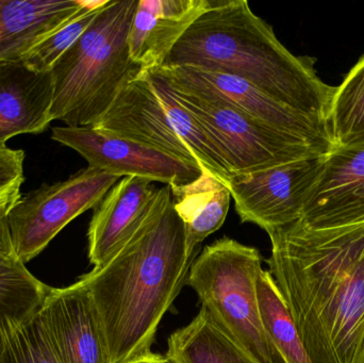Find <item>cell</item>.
<instances>
[{
    "label": "cell",
    "instance_id": "obj_20",
    "mask_svg": "<svg viewBox=\"0 0 364 363\" xmlns=\"http://www.w3.org/2000/svg\"><path fill=\"white\" fill-rule=\"evenodd\" d=\"M257 296L265 332L284 362L312 363L292 315L269 270H262L257 279Z\"/></svg>",
    "mask_w": 364,
    "mask_h": 363
},
{
    "label": "cell",
    "instance_id": "obj_26",
    "mask_svg": "<svg viewBox=\"0 0 364 363\" xmlns=\"http://www.w3.org/2000/svg\"><path fill=\"white\" fill-rule=\"evenodd\" d=\"M21 197V192H18L9 196L6 200H0V264L17 259L13 245L9 215Z\"/></svg>",
    "mask_w": 364,
    "mask_h": 363
},
{
    "label": "cell",
    "instance_id": "obj_7",
    "mask_svg": "<svg viewBox=\"0 0 364 363\" xmlns=\"http://www.w3.org/2000/svg\"><path fill=\"white\" fill-rule=\"evenodd\" d=\"M166 85L220 145L232 175L260 172L333 151L276 129L220 98Z\"/></svg>",
    "mask_w": 364,
    "mask_h": 363
},
{
    "label": "cell",
    "instance_id": "obj_27",
    "mask_svg": "<svg viewBox=\"0 0 364 363\" xmlns=\"http://www.w3.org/2000/svg\"><path fill=\"white\" fill-rule=\"evenodd\" d=\"M130 363H175L168 356L159 355V354H149V356L136 360V362Z\"/></svg>",
    "mask_w": 364,
    "mask_h": 363
},
{
    "label": "cell",
    "instance_id": "obj_5",
    "mask_svg": "<svg viewBox=\"0 0 364 363\" xmlns=\"http://www.w3.org/2000/svg\"><path fill=\"white\" fill-rule=\"evenodd\" d=\"M93 127L196 164L225 185L232 175L213 136L154 72H143L130 81Z\"/></svg>",
    "mask_w": 364,
    "mask_h": 363
},
{
    "label": "cell",
    "instance_id": "obj_4",
    "mask_svg": "<svg viewBox=\"0 0 364 363\" xmlns=\"http://www.w3.org/2000/svg\"><path fill=\"white\" fill-rule=\"evenodd\" d=\"M139 0H108L91 25L51 68V119L93 127L122 90L144 70L134 63L128 34Z\"/></svg>",
    "mask_w": 364,
    "mask_h": 363
},
{
    "label": "cell",
    "instance_id": "obj_11",
    "mask_svg": "<svg viewBox=\"0 0 364 363\" xmlns=\"http://www.w3.org/2000/svg\"><path fill=\"white\" fill-rule=\"evenodd\" d=\"M151 72L168 85L207 94L276 129L333 149L328 127L280 104L243 79L188 66H162Z\"/></svg>",
    "mask_w": 364,
    "mask_h": 363
},
{
    "label": "cell",
    "instance_id": "obj_8",
    "mask_svg": "<svg viewBox=\"0 0 364 363\" xmlns=\"http://www.w3.org/2000/svg\"><path fill=\"white\" fill-rule=\"evenodd\" d=\"M119 179L87 166L21 196L9 215L17 259L26 264L40 255L73 220L95 208Z\"/></svg>",
    "mask_w": 364,
    "mask_h": 363
},
{
    "label": "cell",
    "instance_id": "obj_17",
    "mask_svg": "<svg viewBox=\"0 0 364 363\" xmlns=\"http://www.w3.org/2000/svg\"><path fill=\"white\" fill-rule=\"evenodd\" d=\"M83 9V0H0V66L21 61Z\"/></svg>",
    "mask_w": 364,
    "mask_h": 363
},
{
    "label": "cell",
    "instance_id": "obj_16",
    "mask_svg": "<svg viewBox=\"0 0 364 363\" xmlns=\"http://www.w3.org/2000/svg\"><path fill=\"white\" fill-rule=\"evenodd\" d=\"M53 79L23 62L0 66V147L25 134H42L51 119Z\"/></svg>",
    "mask_w": 364,
    "mask_h": 363
},
{
    "label": "cell",
    "instance_id": "obj_18",
    "mask_svg": "<svg viewBox=\"0 0 364 363\" xmlns=\"http://www.w3.org/2000/svg\"><path fill=\"white\" fill-rule=\"evenodd\" d=\"M170 187L175 210L186 232V253L188 257H196L201 243L226 221L230 192L223 181L203 170L194 181Z\"/></svg>",
    "mask_w": 364,
    "mask_h": 363
},
{
    "label": "cell",
    "instance_id": "obj_22",
    "mask_svg": "<svg viewBox=\"0 0 364 363\" xmlns=\"http://www.w3.org/2000/svg\"><path fill=\"white\" fill-rule=\"evenodd\" d=\"M50 290L18 259L0 264V327L6 320L31 319L42 308Z\"/></svg>",
    "mask_w": 364,
    "mask_h": 363
},
{
    "label": "cell",
    "instance_id": "obj_23",
    "mask_svg": "<svg viewBox=\"0 0 364 363\" xmlns=\"http://www.w3.org/2000/svg\"><path fill=\"white\" fill-rule=\"evenodd\" d=\"M0 363H59L41 325L38 313L27 321L6 320L2 323Z\"/></svg>",
    "mask_w": 364,
    "mask_h": 363
},
{
    "label": "cell",
    "instance_id": "obj_3",
    "mask_svg": "<svg viewBox=\"0 0 364 363\" xmlns=\"http://www.w3.org/2000/svg\"><path fill=\"white\" fill-rule=\"evenodd\" d=\"M164 66H188L243 79L327 126L336 87L318 78L314 59L289 51L245 0H211Z\"/></svg>",
    "mask_w": 364,
    "mask_h": 363
},
{
    "label": "cell",
    "instance_id": "obj_1",
    "mask_svg": "<svg viewBox=\"0 0 364 363\" xmlns=\"http://www.w3.org/2000/svg\"><path fill=\"white\" fill-rule=\"evenodd\" d=\"M269 272L312 363H364V221L267 232Z\"/></svg>",
    "mask_w": 364,
    "mask_h": 363
},
{
    "label": "cell",
    "instance_id": "obj_15",
    "mask_svg": "<svg viewBox=\"0 0 364 363\" xmlns=\"http://www.w3.org/2000/svg\"><path fill=\"white\" fill-rule=\"evenodd\" d=\"M210 4L211 0H139L128 34L132 61L144 72L162 67L175 45Z\"/></svg>",
    "mask_w": 364,
    "mask_h": 363
},
{
    "label": "cell",
    "instance_id": "obj_2",
    "mask_svg": "<svg viewBox=\"0 0 364 363\" xmlns=\"http://www.w3.org/2000/svg\"><path fill=\"white\" fill-rule=\"evenodd\" d=\"M195 259L186 253L171 187L159 188L149 217L129 242L79 279L97 309L111 363L134 362L153 353L160 322Z\"/></svg>",
    "mask_w": 364,
    "mask_h": 363
},
{
    "label": "cell",
    "instance_id": "obj_13",
    "mask_svg": "<svg viewBox=\"0 0 364 363\" xmlns=\"http://www.w3.org/2000/svg\"><path fill=\"white\" fill-rule=\"evenodd\" d=\"M299 221L312 227L364 221V142L327 153Z\"/></svg>",
    "mask_w": 364,
    "mask_h": 363
},
{
    "label": "cell",
    "instance_id": "obj_10",
    "mask_svg": "<svg viewBox=\"0 0 364 363\" xmlns=\"http://www.w3.org/2000/svg\"><path fill=\"white\" fill-rule=\"evenodd\" d=\"M51 138L82 156L89 168L119 178L141 177L166 185H184L203 172L196 164L95 127L57 126Z\"/></svg>",
    "mask_w": 364,
    "mask_h": 363
},
{
    "label": "cell",
    "instance_id": "obj_9",
    "mask_svg": "<svg viewBox=\"0 0 364 363\" xmlns=\"http://www.w3.org/2000/svg\"><path fill=\"white\" fill-rule=\"evenodd\" d=\"M326 155L282 164L250 174L231 175L226 185L242 223L265 232L301 219L322 173Z\"/></svg>",
    "mask_w": 364,
    "mask_h": 363
},
{
    "label": "cell",
    "instance_id": "obj_12",
    "mask_svg": "<svg viewBox=\"0 0 364 363\" xmlns=\"http://www.w3.org/2000/svg\"><path fill=\"white\" fill-rule=\"evenodd\" d=\"M38 318L58 362L111 363L100 315L82 281L51 288Z\"/></svg>",
    "mask_w": 364,
    "mask_h": 363
},
{
    "label": "cell",
    "instance_id": "obj_24",
    "mask_svg": "<svg viewBox=\"0 0 364 363\" xmlns=\"http://www.w3.org/2000/svg\"><path fill=\"white\" fill-rule=\"evenodd\" d=\"M107 2L108 0L85 1V9L79 14L34 45L21 62L33 72H50L58 60L89 28L100 9Z\"/></svg>",
    "mask_w": 364,
    "mask_h": 363
},
{
    "label": "cell",
    "instance_id": "obj_19",
    "mask_svg": "<svg viewBox=\"0 0 364 363\" xmlns=\"http://www.w3.org/2000/svg\"><path fill=\"white\" fill-rule=\"evenodd\" d=\"M166 356L175 363H259L203 307L191 323L171 335Z\"/></svg>",
    "mask_w": 364,
    "mask_h": 363
},
{
    "label": "cell",
    "instance_id": "obj_6",
    "mask_svg": "<svg viewBox=\"0 0 364 363\" xmlns=\"http://www.w3.org/2000/svg\"><path fill=\"white\" fill-rule=\"evenodd\" d=\"M258 249L224 237L194 260L186 283L201 307L244 351L259 363H287L261 320L257 279L262 272Z\"/></svg>",
    "mask_w": 364,
    "mask_h": 363
},
{
    "label": "cell",
    "instance_id": "obj_21",
    "mask_svg": "<svg viewBox=\"0 0 364 363\" xmlns=\"http://www.w3.org/2000/svg\"><path fill=\"white\" fill-rule=\"evenodd\" d=\"M327 126L335 145L364 142V55L336 87Z\"/></svg>",
    "mask_w": 364,
    "mask_h": 363
},
{
    "label": "cell",
    "instance_id": "obj_25",
    "mask_svg": "<svg viewBox=\"0 0 364 363\" xmlns=\"http://www.w3.org/2000/svg\"><path fill=\"white\" fill-rule=\"evenodd\" d=\"M25 153L21 149L0 147V200L21 192Z\"/></svg>",
    "mask_w": 364,
    "mask_h": 363
},
{
    "label": "cell",
    "instance_id": "obj_14",
    "mask_svg": "<svg viewBox=\"0 0 364 363\" xmlns=\"http://www.w3.org/2000/svg\"><path fill=\"white\" fill-rule=\"evenodd\" d=\"M158 189L147 179L123 177L94 208L87 230L94 269L106 264L138 232L153 209Z\"/></svg>",
    "mask_w": 364,
    "mask_h": 363
}]
</instances>
